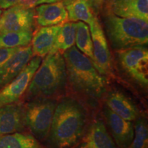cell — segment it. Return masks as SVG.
Segmentation results:
<instances>
[{"label":"cell","mask_w":148,"mask_h":148,"mask_svg":"<svg viewBox=\"0 0 148 148\" xmlns=\"http://www.w3.org/2000/svg\"><path fill=\"white\" fill-rule=\"evenodd\" d=\"M87 114L82 103L73 97L56 103L47 138L49 148H73L86 131Z\"/></svg>","instance_id":"cell-1"},{"label":"cell","mask_w":148,"mask_h":148,"mask_svg":"<svg viewBox=\"0 0 148 148\" xmlns=\"http://www.w3.org/2000/svg\"><path fill=\"white\" fill-rule=\"evenodd\" d=\"M66 79L74 92L83 98L96 102L106 90V81L91 60L73 45L62 53Z\"/></svg>","instance_id":"cell-2"},{"label":"cell","mask_w":148,"mask_h":148,"mask_svg":"<svg viewBox=\"0 0 148 148\" xmlns=\"http://www.w3.org/2000/svg\"><path fill=\"white\" fill-rule=\"evenodd\" d=\"M67 84L62 53H48L33 75L25 97L28 101L52 99L60 95Z\"/></svg>","instance_id":"cell-3"},{"label":"cell","mask_w":148,"mask_h":148,"mask_svg":"<svg viewBox=\"0 0 148 148\" xmlns=\"http://www.w3.org/2000/svg\"><path fill=\"white\" fill-rule=\"evenodd\" d=\"M103 25L111 47L114 50L147 45V21L105 14Z\"/></svg>","instance_id":"cell-4"},{"label":"cell","mask_w":148,"mask_h":148,"mask_svg":"<svg viewBox=\"0 0 148 148\" xmlns=\"http://www.w3.org/2000/svg\"><path fill=\"white\" fill-rule=\"evenodd\" d=\"M56 101L53 99H38L25 105L26 127L38 140L47 139L52 121Z\"/></svg>","instance_id":"cell-5"},{"label":"cell","mask_w":148,"mask_h":148,"mask_svg":"<svg viewBox=\"0 0 148 148\" xmlns=\"http://www.w3.org/2000/svg\"><path fill=\"white\" fill-rule=\"evenodd\" d=\"M119 63L128 77L144 88L148 85V50L137 46L116 51Z\"/></svg>","instance_id":"cell-6"},{"label":"cell","mask_w":148,"mask_h":148,"mask_svg":"<svg viewBox=\"0 0 148 148\" xmlns=\"http://www.w3.org/2000/svg\"><path fill=\"white\" fill-rule=\"evenodd\" d=\"M41 62V57L34 56L18 75L0 89V107L19 101Z\"/></svg>","instance_id":"cell-7"},{"label":"cell","mask_w":148,"mask_h":148,"mask_svg":"<svg viewBox=\"0 0 148 148\" xmlns=\"http://www.w3.org/2000/svg\"><path fill=\"white\" fill-rule=\"evenodd\" d=\"M89 27L93 46L94 64L101 74H108L112 69L110 51L106 34L96 16Z\"/></svg>","instance_id":"cell-8"},{"label":"cell","mask_w":148,"mask_h":148,"mask_svg":"<svg viewBox=\"0 0 148 148\" xmlns=\"http://www.w3.org/2000/svg\"><path fill=\"white\" fill-rule=\"evenodd\" d=\"M33 8L15 5L7 8L0 16V33L32 31L34 24Z\"/></svg>","instance_id":"cell-9"},{"label":"cell","mask_w":148,"mask_h":148,"mask_svg":"<svg viewBox=\"0 0 148 148\" xmlns=\"http://www.w3.org/2000/svg\"><path fill=\"white\" fill-rule=\"evenodd\" d=\"M103 116L110 130L111 136L119 148H128L134 138V128L132 121L125 120L110 110L103 108Z\"/></svg>","instance_id":"cell-10"},{"label":"cell","mask_w":148,"mask_h":148,"mask_svg":"<svg viewBox=\"0 0 148 148\" xmlns=\"http://www.w3.org/2000/svg\"><path fill=\"white\" fill-rule=\"evenodd\" d=\"M103 5L105 14L148 21V0H104Z\"/></svg>","instance_id":"cell-11"},{"label":"cell","mask_w":148,"mask_h":148,"mask_svg":"<svg viewBox=\"0 0 148 148\" xmlns=\"http://www.w3.org/2000/svg\"><path fill=\"white\" fill-rule=\"evenodd\" d=\"M25 127L23 103L17 101L0 107V136L23 132Z\"/></svg>","instance_id":"cell-12"},{"label":"cell","mask_w":148,"mask_h":148,"mask_svg":"<svg viewBox=\"0 0 148 148\" xmlns=\"http://www.w3.org/2000/svg\"><path fill=\"white\" fill-rule=\"evenodd\" d=\"M73 148H119L99 119L95 120L86 129L84 135Z\"/></svg>","instance_id":"cell-13"},{"label":"cell","mask_w":148,"mask_h":148,"mask_svg":"<svg viewBox=\"0 0 148 148\" xmlns=\"http://www.w3.org/2000/svg\"><path fill=\"white\" fill-rule=\"evenodd\" d=\"M33 56L31 45L19 47L0 69V89L14 79Z\"/></svg>","instance_id":"cell-14"},{"label":"cell","mask_w":148,"mask_h":148,"mask_svg":"<svg viewBox=\"0 0 148 148\" xmlns=\"http://www.w3.org/2000/svg\"><path fill=\"white\" fill-rule=\"evenodd\" d=\"M35 11L37 23L42 27L62 25L69 21L66 7L61 1L40 4Z\"/></svg>","instance_id":"cell-15"},{"label":"cell","mask_w":148,"mask_h":148,"mask_svg":"<svg viewBox=\"0 0 148 148\" xmlns=\"http://www.w3.org/2000/svg\"><path fill=\"white\" fill-rule=\"evenodd\" d=\"M106 106L121 118L134 121L139 116V110L134 103L123 92L113 90L106 97Z\"/></svg>","instance_id":"cell-16"},{"label":"cell","mask_w":148,"mask_h":148,"mask_svg":"<svg viewBox=\"0 0 148 148\" xmlns=\"http://www.w3.org/2000/svg\"><path fill=\"white\" fill-rule=\"evenodd\" d=\"M60 26L61 25L45 26L37 31L31 40L33 55L42 58L50 52Z\"/></svg>","instance_id":"cell-17"},{"label":"cell","mask_w":148,"mask_h":148,"mask_svg":"<svg viewBox=\"0 0 148 148\" xmlns=\"http://www.w3.org/2000/svg\"><path fill=\"white\" fill-rule=\"evenodd\" d=\"M0 148H44L32 134L17 132L0 136Z\"/></svg>","instance_id":"cell-18"},{"label":"cell","mask_w":148,"mask_h":148,"mask_svg":"<svg viewBox=\"0 0 148 148\" xmlns=\"http://www.w3.org/2000/svg\"><path fill=\"white\" fill-rule=\"evenodd\" d=\"M75 26L76 23L67 21L62 24L56 37L53 46L49 53L56 52L63 53L75 44Z\"/></svg>","instance_id":"cell-19"},{"label":"cell","mask_w":148,"mask_h":148,"mask_svg":"<svg viewBox=\"0 0 148 148\" xmlns=\"http://www.w3.org/2000/svg\"><path fill=\"white\" fill-rule=\"evenodd\" d=\"M69 21H82L90 25L93 21V14L88 0H75L66 5Z\"/></svg>","instance_id":"cell-20"},{"label":"cell","mask_w":148,"mask_h":148,"mask_svg":"<svg viewBox=\"0 0 148 148\" xmlns=\"http://www.w3.org/2000/svg\"><path fill=\"white\" fill-rule=\"evenodd\" d=\"M75 43L77 49L88 57L94 64L93 46L90 29L87 24L84 22L77 21L76 23Z\"/></svg>","instance_id":"cell-21"},{"label":"cell","mask_w":148,"mask_h":148,"mask_svg":"<svg viewBox=\"0 0 148 148\" xmlns=\"http://www.w3.org/2000/svg\"><path fill=\"white\" fill-rule=\"evenodd\" d=\"M32 36V31L0 33V48L25 47L29 45Z\"/></svg>","instance_id":"cell-22"},{"label":"cell","mask_w":148,"mask_h":148,"mask_svg":"<svg viewBox=\"0 0 148 148\" xmlns=\"http://www.w3.org/2000/svg\"><path fill=\"white\" fill-rule=\"evenodd\" d=\"M134 134L128 148H148V127L145 116H140L135 120Z\"/></svg>","instance_id":"cell-23"},{"label":"cell","mask_w":148,"mask_h":148,"mask_svg":"<svg viewBox=\"0 0 148 148\" xmlns=\"http://www.w3.org/2000/svg\"><path fill=\"white\" fill-rule=\"evenodd\" d=\"M18 49L19 47L0 48V69Z\"/></svg>","instance_id":"cell-24"},{"label":"cell","mask_w":148,"mask_h":148,"mask_svg":"<svg viewBox=\"0 0 148 148\" xmlns=\"http://www.w3.org/2000/svg\"><path fill=\"white\" fill-rule=\"evenodd\" d=\"M44 3H47L46 0H18L16 5L25 8H33Z\"/></svg>","instance_id":"cell-25"},{"label":"cell","mask_w":148,"mask_h":148,"mask_svg":"<svg viewBox=\"0 0 148 148\" xmlns=\"http://www.w3.org/2000/svg\"><path fill=\"white\" fill-rule=\"evenodd\" d=\"M92 12L97 14L103 7L104 0H88Z\"/></svg>","instance_id":"cell-26"},{"label":"cell","mask_w":148,"mask_h":148,"mask_svg":"<svg viewBox=\"0 0 148 148\" xmlns=\"http://www.w3.org/2000/svg\"><path fill=\"white\" fill-rule=\"evenodd\" d=\"M18 0H0V9H7L16 5Z\"/></svg>","instance_id":"cell-27"},{"label":"cell","mask_w":148,"mask_h":148,"mask_svg":"<svg viewBox=\"0 0 148 148\" xmlns=\"http://www.w3.org/2000/svg\"><path fill=\"white\" fill-rule=\"evenodd\" d=\"M73 1H75V0H61V1L63 3V4L65 5V6L68 4H69V3H71V2H73Z\"/></svg>","instance_id":"cell-28"},{"label":"cell","mask_w":148,"mask_h":148,"mask_svg":"<svg viewBox=\"0 0 148 148\" xmlns=\"http://www.w3.org/2000/svg\"><path fill=\"white\" fill-rule=\"evenodd\" d=\"M60 1L61 0H46L47 3H53V2H56V1Z\"/></svg>","instance_id":"cell-29"},{"label":"cell","mask_w":148,"mask_h":148,"mask_svg":"<svg viewBox=\"0 0 148 148\" xmlns=\"http://www.w3.org/2000/svg\"><path fill=\"white\" fill-rule=\"evenodd\" d=\"M1 9H0V16H1Z\"/></svg>","instance_id":"cell-30"}]
</instances>
